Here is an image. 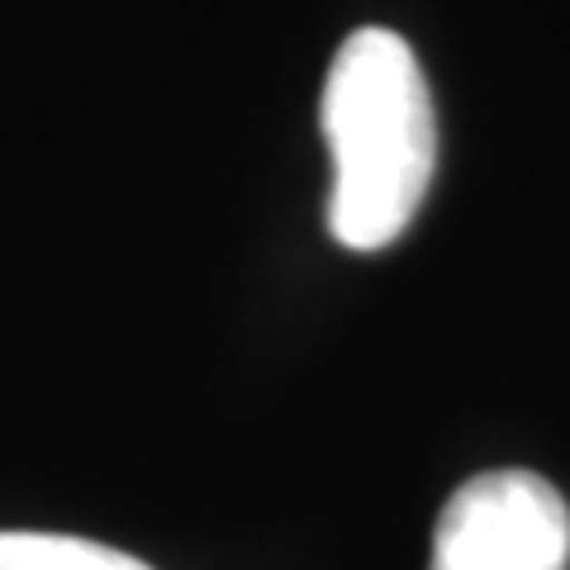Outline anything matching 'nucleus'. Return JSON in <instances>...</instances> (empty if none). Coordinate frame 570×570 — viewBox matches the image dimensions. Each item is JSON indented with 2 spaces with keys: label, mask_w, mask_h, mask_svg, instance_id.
Listing matches in <instances>:
<instances>
[{
  "label": "nucleus",
  "mask_w": 570,
  "mask_h": 570,
  "mask_svg": "<svg viewBox=\"0 0 570 570\" xmlns=\"http://www.w3.org/2000/svg\"><path fill=\"white\" fill-rule=\"evenodd\" d=\"M318 124L333 157L328 234L381 253L414 224L438 167V115L414 48L395 29H356L333 52Z\"/></svg>",
  "instance_id": "nucleus-1"
},
{
  "label": "nucleus",
  "mask_w": 570,
  "mask_h": 570,
  "mask_svg": "<svg viewBox=\"0 0 570 570\" xmlns=\"http://www.w3.org/2000/svg\"><path fill=\"white\" fill-rule=\"evenodd\" d=\"M570 509L532 471L471 475L438 513L428 570H566Z\"/></svg>",
  "instance_id": "nucleus-2"
},
{
  "label": "nucleus",
  "mask_w": 570,
  "mask_h": 570,
  "mask_svg": "<svg viewBox=\"0 0 570 570\" xmlns=\"http://www.w3.org/2000/svg\"><path fill=\"white\" fill-rule=\"evenodd\" d=\"M0 570H153L119 547L67 532H0Z\"/></svg>",
  "instance_id": "nucleus-3"
}]
</instances>
